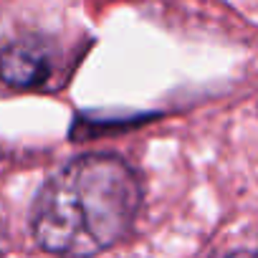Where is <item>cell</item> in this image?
Returning a JSON list of instances; mask_svg holds the SVG:
<instances>
[{"label": "cell", "mask_w": 258, "mask_h": 258, "mask_svg": "<svg viewBox=\"0 0 258 258\" xmlns=\"http://www.w3.org/2000/svg\"><path fill=\"white\" fill-rule=\"evenodd\" d=\"M142 205L137 170L116 155H81L56 170L31 205V235L53 255L91 258L132 230Z\"/></svg>", "instance_id": "6da1fadb"}, {"label": "cell", "mask_w": 258, "mask_h": 258, "mask_svg": "<svg viewBox=\"0 0 258 258\" xmlns=\"http://www.w3.org/2000/svg\"><path fill=\"white\" fill-rule=\"evenodd\" d=\"M53 46L41 36H26L0 48V81L26 91L41 86L53 71Z\"/></svg>", "instance_id": "7a4b0ae2"}, {"label": "cell", "mask_w": 258, "mask_h": 258, "mask_svg": "<svg viewBox=\"0 0 258 258\" xmlns=\"http://www.w3.org/2000/svg\"><path fill=\"white\" fill-rule=\"evenodd\" d=\"M225 258H253V253H250V250H238V253H230V255H225Z\"/></svg>", "instance_id": "3957f363"}, {"label": "cell", "mask_w": 258, "mask_h": 258, "mask_svg": "<svg viewBox=\"0 0 258 258\" xmlns=\"http://www.w3.org/2000/svg\"><path fill=\"white\" fill-rule=\"evenodd\" d=\"M0 243H3V230H0Z\"/></svg>", "instance_id": "277c9868"}]
</instances>
